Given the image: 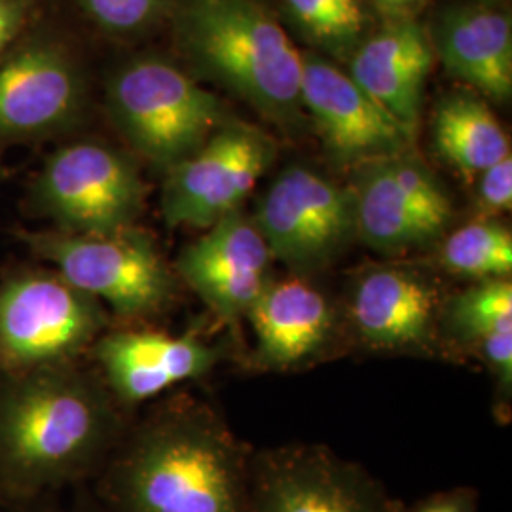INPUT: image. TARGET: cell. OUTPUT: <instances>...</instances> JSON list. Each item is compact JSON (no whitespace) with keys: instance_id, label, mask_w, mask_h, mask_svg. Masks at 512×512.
Returning a JSON list of instances; mask_svg holds the SVG:
<instances>
[{"instance_id":"6da1fadb","label":"cell","mask_w":512,"mask_h":512,"mask_svg":"<svg viewBox=\"0 0 512 512\" xmlns=\"http://www.w3.org/2000/svg\"><path fill=\"white\" fill-rule=\"evenodd\" d=\"M118 437L109 389L78 363L0 376V497L29 501L90 475Z\"/></svg>"},{"instance_id":"7a4b0ae2","label":"cell","mask_w":512,"mask_h":512,"mask_svg":"<svg viewBox=\"0 0 512 512\" xmlns=\"http://www.w3.org/2000/svg\"><path fill=\"white\" fill-rule=\"evenodd\" d=\"M251 469L217 414L175 404L112 450L101 490L112 512H251Z\"/></svg>"},{"instance_id":"3957f363","label":"cell","mask_w":512,"mask_h":512,"mask_svg":"<svg viewBox=\"0 0 512 512\" xmlns=\"http://www.w3.org/2000/svg\"><path fill=\"white\" fill-rule=\"evenodd\" d=\"M177 40L192 69L275 124L304 118V54L258 0H183Z\"/></svg>"},{"instance_id":"277c9868","label":"cell","mask_w":512,"mask_h":512,"mask_svg":"<svg viewBox=\"0 0 512 512\" xmlns=\"http://www.w3.org/2000/svg\"><path fill=\"white\" fill-rule=\"evenodd\" d=\"M107 95L112 122L129 147L164 173L226 122L219 97L162 57L129 61L112 76Z\"/></svg>"},{"instance_id":"5b68a950","label":"cell","mask_w":512,"mask_h":512,"mask_svg":"<svg viewBox=\"0 0 512 512\" xmlns=\"http://www.w3.org/2000/svg\"><path fill=\"white\" fill-rule=\"evenodd\" d=\"M109 329V311L54 268L0 279V376L76 363Z\"/></svg>"},{"instance_id":"8992f818","label":"cell","mask_w":512,"mask_h":512,"mask_svg":"<svg viewBox=\"0 0 512 512\" xmlns=\"http://www.w3.org/2000/svg\"><path fill=\"white\" fill-rule=\"evenodd\" d=\"M25 243L76 289L97 298L122 319L160 315L179 291L173 266L154 238L137 226L109 236L31 232Z\"/></svg>"},{"instance_id":"52a82bcc","label":"cell","mask_w":512,"mask_h":512,"mask_svg":"<svg viewBox=\"0 0 512 512\" xmlns=\"http://www.w3.org/2000/svg\"><path fill=\"white\" fill-rule=\"evenodd\" d=\"M31 200L57 232L109 236L137 226L147 186L126 154L80 141L57 148L44 162Z\"/></svg>"},{"instance_id":"ba28073f","label":"cell","mask_w":512,"mask_h":512,"mask_svg":"<svg viewBox=\"0 0 512 512\" xmlns=\"http://www.w3.org/2000/svg\"><path fill=\"white\" fill-rule=\"evenodd\" d=\"M357 239L385 256L440 243L454 220V203L416 148L351 169Z\"/></svg>"},{"instance_id":"9c48e42d","label":"cell","mask_w":512,"mask_h":512,"mask_svg":"<svg viewBox=\"0 0 512 512\" xmlns=\"http://www.w3.org/2000/svg\"><path fill=\"white\" fill-rule=\"evenodd\" d=\"M274 262L298 277L325 270L357 239L348 184L310 165H287L251 215Z\"/></svg>"},{"instance_id":"30bf717a","label":"cell","mask_w":512,"mask_h":512,"mask_svg":"<svg viewBox=\"0 0 512 512\" xmlns=\"http://www.w3.org/2000/svg\"><path fill=\"white\" fill-rule=\"evenodd\" d=\"M274 139L253 124L226 120L202 147L165 171L162 217L169 228L207 230L239 211L274 164Z\"/></svg>"},{"instance_id":"8fae6325","label":"cell","mask_w":512,"mask_h":512,"mask_svg":"<svg viewBox=\"0 0 512 512\" xmlns=\"http://www.w3.org/2000/svg\"><path fill=\"white\" fill-rule=\"evenodd\" d=\"M302 105L327 156L340 167L353 169L416 145V131L401 124L348 71L323 55L304 54Z\"/></svg>"},{"instance_id":"7c38bea8","label":"cell","mask_w":512,"mask_h":512,"mask_svg":"<svg viewBox=\"0 0 512 512\" xmlns=\"http://www.w3.org/2000/svg\"><path fill=\"white\" fill-rule=\"evenodd\" d=\"M251 512H393L357 465L321 446L283 448L253 459Z\"/></svg>"},{"instance_id":"4fadbf2b","label":"cell","mask_w":512,"mask_h":512,"mask_svg":"<svg viewBox=\"0 0 512 512\" xmlns=\"http://www.w3.org/2000/svg\"><path fill=\"white\" fill-rule=\"evenodd\" d=\"M272 264L251 215L239 209L184 245L173 270L219 319L236 325L274 279Z\"/></svg>"},{"instance_id":"5bb4252c","label":"cell","mask_w":512,"mask_h":512,"mask_svg":"<svg viewBox=\"0 0 512 512\" xmlns=\"http://www.w3.org/2000/svg\"><path fill=\"white\" fill-rule=\"evenodd\" d=\"M442 306L439 287L416 268L368 266L349 291V325L366 348L431 351L439 340Z\"/></svg>"},{"instance_id":"9a60e30c","label":"cell","mask_w":512,"mask_h":512,"mask_svg":"<svg viewBox=\"0 0 512 512\" xmlns=\"http://www.w3.org/2000/svg\"><path fill=\"white\" fill-rule=\"evenodd\" d=\"M90 351L112 399L129 406L203 378L219 363V348L200 338L152 329H107Z\"/></svg>"},{"instance_id":"2e32d148","label":"cell","mask_w":512,"mask_h":512,"mask_svg":"<svg viewBox=\"0 0 512 512\" xmlns=\"http://www.w3.org/2000/svg\"><path fill=\"white\" fill-rule=\"evenodd\" d=\"M82 84L59 48L35 44L0 65V139L35 137L71 122Z\"/></svg>"},{"instance_id":"e0dca14e","label":"cell","mask_w":512,"mask_h":512,"mask_svg":"<svg viewBox=\"0 0 512 512\" xmlns=\"http://www.w3.org/2000/svg\"><path fill=\"white\" fill-rule=\"evenodd\" d=\"M429 31L418 19L387 21L348 59V74L376 103L418 133L425 84L435 67Z\"/></svg>"},{"instance_id":"ac0fdd59","label":"cell","mask_w":512,"mask_h":512,"mask_svg":"<svg viewBox=\"0 0 512 512\" xmlns=\"http://www.w3.org/2000/svg\"><path fill=\"white\" fill-rule=\"evenodd\" d=\"M255 332V363L266 370L306 365L334 336V310L306 277L272 279L249 311Z\"/></svg>"},{"instance_id":"d6986e66","label":"cell","mask_w":512,"mask_h":512,"mask_svg":"<svg viewBox=\"0 0 512 512\" xmlns=\"http://www.w3.org/2000/svg\"><path fill=\"white\" fill-rule=\"evenodd\" d=\"M433 52L446 71L492 101L512 93V21L490 4L444 8L429 29Z\"/></svg>"},{"instance_id":"ffe728a7","label":"cell","mask_w":512,"mask_h":512,"mask_svg":"<svg viewBox=\"0 0 512 512\" xmlns=\"http://www.w3.org/2000/svg\"><path fill=\"white\" fill-rule=\"evenodd\" d=\"M433 141L440 158L467 179L511 156V141L488 103L471 93L440 99L433 118Z\"/></svg>"},{"instance_id":"44dd1931","label":"cell","mask_w":512,"mask_h":512,"mask_svg":"<svg viewBox=\"0 0 512 512\" xmlns=\"http://www.w3.org/2000/svg\"><path fill=\"white\" fill-rule=\"evenodd\" d=\"M440 264L463 279H511V228L497 217H476L440 241Z\"/></svg>"},{"instance_id":"7402d4cb","label":"cell","mask_w":512,"mask_h":512,"mask_svg":"<svg viewBox=\"0 0 512 512\" xmlns=\"http://www.w3.org/2000/svg\"><path fill=\"white\" fill-rule=\"evenodd\" d=\"M440 321L463 346L476 348L512 332L511 279L476 281L442 306Z\"/></svg>"},{"instance_id":"603a6c76","label":"cell","mask_w":512,"mask_h":512,"mask_svg":"<svg viewBox=\"0 0 512 512\" xmlns=\"http://www.w3.org/2000/svg\"><path fill=\"white\" fill-rule=\"evenodd\" d=\"M304 37L334 57L349 59L370 35L363 0H283Z\"/></svg>"},{"instance_id":"cb8c5ba5","label":"cell","mask_w":512,"mask_h":512,"mask_svg":"<svg viewBox=\"0 0 512 512\" xmlns=\"http://www.w3.org/2000/svg\"><path fill=\"white\" fill-rule=\"evenodd\" d=\"M80 8L110 33H137L162 16L167 0H76Z\"/></svg>"},{"instance_id":"d4e9b609","label":"cell","mask_w":512,"mask_h":512,"mask_svg":"<svg viewBox=\"0 0 512 512\" xmlns=\"http://www.w3.org/2000/svg\"><path fill=\"white\" fill-rule=\"evenodd\" d=\"M476 205L480 217H497L512 209V156L476 175Z\"/></svg>"},{"instance_id":"484cf974","label":"cell","mask_w":512,"mask_h":512,"mask_svg":"<svg viewBox=\"0 0 512 512\" xmlns=\"http://www.w3.org/2000/svg\"><path fill=\"white\" fill-rule=\"evenodd\" d=\"M478 355L492 370L503 391H511L512 385V332L495 336L492 340L478 346Z\"/></svg>"},{"instance_id":"4316f807","label":"cell","mask_w":512,"mask_h":512,"mask_svg":"<svg viewBox=\"0 0 512 512\" xmlns=\"http://www.w3.org/2000/svg\"><path fill=\"white\" fill-rule=\"evenodd\" d=\"M414 512H476V505L473 495L467 492H452L427 499Z\"/></svg>"},{"instance_id":"83f0119b","label":"cell","mask_w":512,"mask_h":512,"mask_svg":"<svg viewBox=\"0 0 512 512\" xmlns=\"http://www.w3.org/2000/svg\"><path fill=\"white\" fill-rule=\"evenodd\" d=\"M387 21L416 19L427 0H370Z\"/></svg>"},{"instance_id":"f1b7e54d","label":"cell","mask_w":512,"mask_h":512,"mask_svg":"<svg viewBox=\"0 0 512 512\" xmlns=\"http://www.w3.org/2000/svg\"><path fill=\"white\" fill-rule=\"evenodd\" d=\"M23 10L16 0H0V50L18 35Z\"/></svg>"}]
</instances>
